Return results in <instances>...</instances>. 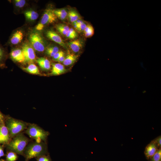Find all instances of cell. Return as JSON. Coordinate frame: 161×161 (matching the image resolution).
<instances>
[{
    "instance_id": "cell-31",
    "label": "cell",
    "mask_w": 161,
    "mask_h": 161,
    "mask_svg": "<svg viewBox=\"0 0 161 161\" xmlns=\"http://www.w3.org/2000/svg\"><path fill=\"white\" fill-rule=\"evenodd\" d=\"M64 53V52L62 51H59L52 57L53 60L55 61L61 55Z\"/></svg>"
},
{
    "instance_id": "cell-26",
    "label": "cell",
    "mask_w": 161,
    "mask_h": 161,
    "mask_svg": "<svg viewBox=\"0 0 161 161\" xmlns=\"http://www.w3.org/2000/svg\"><path fill=\"white\" fill-rule=\"evenodd\" d=\"M6 56V51L4 48L0 44V66H2Z\"/></svg>"
},
{
    "instance_id": "cell-22",
    "label": "cell",
    "mask_w": 161,
    "mask_h": 161,
    "mask_svg": "<svg viewBox=\"0 0 161 161\" xmlns=\"http://www.w3.org/2000/svg\"><path fill=\"white\" fill-rule=\"evenodd\" d=\"M67 16L69 21L72 23L80 19V16L78 13L73 10L69 11Z\"/></svg>"
},
{
    "instance_id": "cell-19",
    "label": "cell",
    "mask_w": 161,
    "mask_h": 161,
    "mask_svg": "<svg viewBox=\"0 0 161 161\" xmlns=\"http://www.w3.org/2000/svg\"><path fill=\"white\" fill-rule=\"evenodd\" d=\"M54 12L57 18L61 20H64L67 16L68 13L64 8L54 9Z\"/></svg>"
},
{
    "instance_id": "cell-15",
    "label": "cell",
    "mask_w": 161,
    "mask_h": 161,
    "mask_svg": "<svg viewBox=\"0 0 161 161\" xmlns=\"http://www.w3.org/2000/svg\"><path fill=\"white\" fill-rule=\"evenodd\" d=\"M36 61L42 70L47 71L51 69L50 62L47 58L40 57L37 59Z\"/></svg>"
},
{
    "instance_id": "cell-10",
    "label": "cell",
    "mask_w": 161,
    "mask_h": 161,
    "mask_svg": "<svg viewBox=\"0 0 161 161\" xmlns=\"http://www.w3.org/2000/svg\"><path fill=\"white\" fill-rule=\"evenodd\" d=\"M10 57L13 61L18 63H24V57L21 49L18 48L12 49L10 53Z\"/></svg>"
},
{
    "instance_id": "cell-11",
    "label": "cell",
    "mask_w": 161,
    "mask_h": 161,
    "mask_svg": "<svg viewBox=\"0 0 161 161\" xmlns=\"http://www.w3.org/2000/svg\"><path fill=\"white\" fill-rule=\"evenodd\" d=\"M158 148L153 140L149 143L145 147L144 152L147 159L149 160L158 150Z\"/></svg>"
},
{
    "instance_id": "cell-14",
    "label": "cell",
    "mask_w": 161,
    "mask_h": 161,
    "mask_svg": "<svg viewBox=\"0 0 161 161\" xmlns=\"http://www.w3.org/2000/svg\"><path fill=\"white\" fill-rule=\"evenodd\" d=\"M52 69L51 74L53 75H58L65 73L66 70L63 64L59 63L52 64Z\"/></svg>"
},
{
    "instance_id": "cell-23",
    "label": "cell",
    "mask_w": 161,
    "mask_h": 161,
    "mask_svg": "<svg viewBox=\"0 0 161 161\" xmlns=\"http://www.w3.org/2000/svg\"><path fill=\"white\" fill-rule=\"evenodd\" d=\"M18 158L17 154L10 151H7L6 154L5 161H16Z\"/></svg>"
},
{
    "instance_id": "cell-16",
    "label": "cell",
    "mask_w": 161,
    "mask_h": 161,
    "mask_svg": "<svg viewBox=\"0 0 161 161\" xmlns=\"http://www.w3.org/2000/svg\"><path fill=\"white\" fill-rule=\"evenodd\" d=\"M24 71L32 74L41 75L38 67L33 63H31L26 67H22Z\"/></svg>"
},
{
    "instance_id": "cell-29",
    "label": "cell",
    "mask_w": 161,
    "mask_h": 161,
    "mask_svg": "<svg viewBox=\"0 0 161 161\" xmlns=\"http://www.w3.org/2000/svg\"><path fill=\"white\" fill-rule=\"evenodd\" d=\"M156 144L158 148H161V136H159L153 140Z\"/></svg>"
},
{
    "instance_id": "cell-24",
    "label": "cell",
    "mask_w": 161,
    "mask_h": 161,
    "mask_svg": "<svg viewBox=\"0 0 161 161\" xmlns=\"http://www.w3.org/2000/svg\"><path fill=\"white\" fill-rule=\"evenodd\" d=\"M149 160L150 161H161V148H159Z\"/></svg>"
},
{
    "instance_id": "cell-5",
    "label": "cell",
    "mask_w": 161,
    "mask_h": 161,
    "mask_svg": "<svg viewBox=\"0 0 161 161\" xmlns=\"http://www.w3.org/2000/svg\"><path fill=\"white\" fill-rule=\"evenodd\" d=\"M30 44L34 50L38 52H42L45 49L46 44L41 35L37 31H33L29 36Z\"/></svg>"
},
{
    "instance_id": "cell-36",
    "label": "cell",
    "mask_w": 161,
    "mask_h": 161,
    "mask_svg": "<svg viewBox=\"0 0 161 161\" xmlns=\"http://www.w3.org/2000/svg\"><path fill=\"white\" fill-rule=\"evenodd\" d=\"M44 26L39 22L36 25L35 27V29L37 30L40 31L42 30Z\"/></svg>"
},
{
    "instance_id": "cell-9",
    "label": "cell",
    "mask_w": 161,
    "mask_h": 161,
    "mask_svg": "<svg viewBox=\"0 0 161 161\" xmlns=\"http://www.w3.org/2000/svg\"><path fill=\"white\" fill-rule=\"evenodd\" d=\"M46 36L49 39L58 44L65 48L66 47L64 41L61 37L55 32L52 30H49L46 32Z\"/></svg>"
},
{
    "instance_id": "cell-7",
    "label": "cell",
    "mask_w": 161,
    "mask_h": 161,
    "mask_svg": "<svg viewBox=\"0 0 161 161\" xmlns=\"http://www.w3.org/2000/svg\"><path fill=\"white\" fill-rule=\"evenodd\" d=\"M57 18L54 12V9L49 7L45 10L39 23L44 26L55 23Z\"/></svg>"
},
{
    "instance_id": "cell-33",
    "label": "cell",
    "mask_w": 161,
    "mask_h": 161,
    "mask_svg": "<svg viewBox=\"0 0 161 161\" xmlns=\"http://www.w3.org/2000/svg\"><path fill=\"white\" fill-rule=\"evenodd\" d=\"M6 117L0 111V125L5 123Z\"/></svg>"
},
{
    "instance_id": "cell-28",
    "label": "cell",
    "mask_w": 161,
    "mask_h": 161,
    "mask_svg": "<svg viewBox=\"0 0 161 161\" xmlns=\"http://www.w3.org/2000/svg\"><path fill=\"white\" fill-rule=\"evenodd\" d=\"M15 6L19 8L23 7L26 4V1L25 0H15L14 1Z\"/></svg>"
},
{
    "instance_id": "cell-35",
    "label": "cell",
    "mask_w": 161,
    "mask_h": 161,
    "mask_svg": "<svg viewBox=\"0 0 161 161\" xmlns=\"http://www.w3.org/2000/svg\"><path fill=\"white\" fill-rule=\"evenodd\" d=\"M4 145H0V158L5 156L4 152Z\"/></svg>"
},
{
    "instance_id": "cell-34",
    "label": "cell",
    "mask_w": 161,
    "mask_h": 161,
    "mask_svg": "<svg viewBox=\"0 0 161 161\" xmlns=\"http://www.w3.org/2000/svg\"><path fill=\"white\" fill-rule=\"evenodd\" d=\"M94 33V29H93L90 31L84 33L85 36L87 38L92 36Z\"/></svg>"
},
{
    "instance_id": "cell-8",
    "label": "cell",
    "mask_w": 161,
    "mask_h": 161,
    "mask_svg": "<svg viewBox=\"0 0 161 161\" xmlns=\"http://www.w3.org/2000/svg\"><path fill=\"white\" fill-rule=\"evenodd\" d=\"M12 138L5 123L0 125V145H5L10 141Z\"/></svg>"
},
{
    "instance_id": "cell-18",
    "label": "cell",
    "mask_w": 161,
    "mask_h": 161,
    "mask_svg": "<svg viewBox=\"0 0 161 161\" xmlns=\"http://www.w3.org/2000/svg\"><path fill=\"white\" fill-rule=\"evenodd\" d=\"M78 56L73 54L68 53L62 63L64 65L68 66L74 64L78 59Z\"/></svg>"
},
{
    "instance_id": "cell-2",
    "label": "cell",
    "mask_w": 161,
    "mask_h": 161,
    "mask_svg": "<svg viewBox=\"0 0 161 161\" xmlns=\"http://www.w3.org/2000/svg\"><path fill=\"white\" fill-rule=\"evenodd\" d=\"M30 141V140L22 132L12 138L4 146L7 151H12L23 156L25 149Z\"/></svg>"
},
{
    "instance_id": "cell-13",
    "label": "cell",
    "mask_w": 161,
    "mask_h": 161,
    "mask_svg": "<svg viewBox=\"0 0 161 161\" xmlns=\"http://www.w3.org/2000/svg\"><path fill=\"white\" fill-rule=\"evenodd\" d=\"M67 44L73 52L77 53L83 47V42L80 39H76L69 41Z\"/></svg>"
},
{
    "instance_id": "cell-32",
    "label": "cell",
    "mask_w": 161,
    "mask_h": 161,
    "mask_svg": "<svg viewBox=\"0 0 161 161\" xmlns=\"http://www.w3.org/2000/svg\"><path fill=\"white\" fill-rule=\"evenodd\" d=\"M94 29V28L92 25L90 24H88L83 31L84 33L87 32Z\"/></svg>"
},
{
    "instance_id": "cell-4",
    "label": "cell",
    "mask_w": 161,
    "mask_h": 161,
    "mask_svg": "<svg viewBox=\"0 0 161 161\" xmlns=\"http://www.w3.org/2000/svg\"><path fill=\"white\" fill-rule=\"evenodd\" d=\"M25 133L30 138L35 140V142L38 143L47 142L48 136L49 135V132L34 123H28Z\"/></svg>"
},
{
    "instance_id": "cell-21",
    "label": "cell",
    "mask_w": 161,
    "mask_h": 161,
    "mask_svg": "<svg viewBox=\"0 0 161 161\" xmlns=\"http://www.w3.org/2000/svg\"><path fill=\"white\" fill-rule=\"evenodd\" d=\"M45 50L46 54L52 57L59 51V48L57 46L54 45L48 46L46 47Z\"/></svg>"
},
{
    "instance_id": "cell-3",
    "label": "cell",
    "mask_w": 161,
    "mask_h": 161,
    "mask_svg": "<svg viewBox=\"0 0 161 161\" xmlns=\"http://www.w3.org/2000/svg\"><path fill=\"white\" fill-rule=\"evenodd\" d=\"M5 124L12 138L26 130L28 123L9 116H6Z\"/></svg>"
},
{
    "instance_id": "cell-30",
    "label": "cell",
    "mask_w": 161,
    "mask_h": 161,
    "mask_svg": "<svg viewBox=\"0 0 161 161\" xmlns=\"http://www.w3.org/2000/svg\"><path fill=\"white\" fill-rule=\"evenodd\" d=\"M87 25V24L84 22L81 24L78 25V28L77 30L79 32H81L83 31Z\"/></svg>"
},
{
    "instance_id": "cell-1",
    "label": "cell",
    "mask_w": 161,
    "mask_h": 161,
    "mask_svg": "<svg viewBox=\"0 0 161 161\" xmlns=\"http://www.w3.org/2000/svg\"><path fill=\"white\" fill-rule=\"evenodd\" d=\"M47 142L38 143L35 141L30 143L26 146L23 156L26 161L33 158L49 154Z\"/></svg>"
},
{
    "instance_id": "cell-17",
    "label": "cell",
    "mask_w": 161,
    "mask_h": 161,
    "mask_svg": "<svg viewBox=\"0 0 161 161\" xmlns=\"http://www.w3.org/2000/svg\"><path fill=\"white\" fill-rule=\"evenodd\" d=\"M26 18L30 21H34L38 18V13L33 10H29L25 11L24 13Z\"/></svg>"
},
{
    "instance_id": "cell-37",
    "label": "cell",
    "mask_w": 161,
    "mask_h": 161,
    "mask_svg": "<svg viewBox=\"0 0 161 161\" xmlns=\"http://www.w3.org/2000/svg\"><path fill=\"white\" fill-rule=\"evenodd\" d=\"M65 54L61 55L55 61L60 63H63L65 59Z\"/></svg>"
},
{
    "instance_id": "cell-27",
    "label": "cell",
    "mask_w": 161,
    "mask_h": 161,
    "mask_svg": "<svg viewBox=\"0 0 161 161\" xmlns=\"http://www.w3.org/2000/svg\"><path fill=\"white\" fill-rule=\"evenodd\" d=\"M37 161H52L49 154L35 158Z\"/></svg>"
},
{
    "instance_id": "cell-25",
    "label": "cell",
    "mask_w": 161,
    "mask_h": 161,
    "mask_svg": "<svg viewBox=\"0 0 161 161\" xmlns=\"http://www.w3.org/2000/svg\"><path fill=\"white\" fill-rule=\"evenodd\" d=\"M77 34L72 28H70L69 30L65 35L66 38L70 39H74L77 37Z\"/></svg>"
},
{
    "instance_id": "cell-20",
    "label": "cell",
    "mask_w": 161,
    "mask_h": 161,
    "mask_svg": "<svg viewBox=\"0 0 161 161\" xmlns=\"http://www.w3.org/2000/svg\"><path fill=\"white\" fill-rule=\"evenodd\" d=\"M57 31L63 35L65 36L69 30L70 27L64 24H58L55 26Z\"/></svg>"
},
{
    "instance_id": "cell-38",
    "label": "cell",
    "mask_w": 161,
    "mask_h": 161,
    "mask_svg": "<svg viewBox=\"0 0 161 161\" xmlns=\"http://www.w3.org/2000/svg\"><path fill=\"white\" fill-rule=\"evenodd\" d=\"M76 21L78 25L84 22L83 21L80 19L77 20Z\"/></svg>"
},
{
    "instance_id": "cell-39",
    "label": "cell",
    "mask_w": 161,
    "mask_h": 161,
    "mask_svg": "<svg viewBox=\"0 0 161 161\" xmlns=\"http://www.w3.org/2000/svg\"><path fill=\"white\" fill-rule=\"evenodd\" d=\"M0 161H5V160L2 159H0Z\"/></svg>"
},
{
    "instance_id": "cell-6",
    "label": "cell",
    "mask_w": 161,
    "mask_h": 161,
    "mask_svg": "<svg viewBox=\"0 0 161 161\" xmlns=\"http://www.w3.org/2000/svg\"><path fill=\"white\" fill-rule=\"evenodd\" d=\"M21 49L24 57V63L30 64L36 61L34 50L29 43L26 42L24 43Z\"/></svg>"
},
{
    "instance_id": "cell-12",
    "label": "cell",
    "mask_w": 161,
    "mask_h": 161,
    "mask_svg": "<svg viewBox=\"0 0 161 161\" xmlns=\"http://www.w3.org/2000/svg\"><path fill=\"white\" fill-rule=\"evenodd\" d=\"M24 37L22 30H16L12 35L10 39L9 43L12 45H17L20 43Z\"/></svg>"
}]
</instances>
